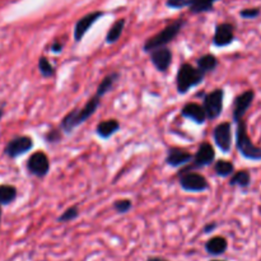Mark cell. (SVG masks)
<instances>
[{
	"label": "cell",
	"instance_id": "4",
	"mask_svg": "<svg viewBox=\"0 0 261 261\" xmlns=\"http://www.w3.org/2000/svg\"><path fill=\"white\" fill-rule=\"evenodd\" d=\"M205 74L201 73L196 66H193L189 63H184L178 68L177 75H176V87L180 94H186L191 88L198 87L203 83Z\"/></svg>",
	"mask_w": 261,
	"mask_h": 261
},
{
	"label": "cell",
	"instance_id": "19",
	"mask_svg": "<svg viewBox=\"0 0 261 261\" xmlns=\"http://www.w3.org/2000/svg\"><path fill=\"white\" fill-rule=\"evenodd\" d=\"M227 247H228V242L224 237L216 236L212 237L211 240H208L205 244V250L208 254L214 255V256H218L226 252Z\"/></svg>",
	"mask_w": 261,
	"mask_h": 261
},
{
	"label": "cell",
	"instance_id": "21",
	"mask_svg": "<svg viewBox=\"0 0 261 261\" xmlns=\"http://www.w3.org/2000/svg\"><path fill=\"white\" fill-rule=\"evenodd\" d=\"M125 23H126V20H125L124 18H121V19L116 20V22L112 24V27L110 28L109 32L106 33V38H105L106 43H110V45H111V43L117 42V41L120 40V37L122 36V32H124Z\"/></svg>",
	"mask_w": 261,
	"mask_h": 261
},
{
	"label": "cell",
	"instance_id": "28",
	"mask_svg": "<svg viewBox=\"0 0 261 261\" xmlns=\"http://www.w3.org/2000/svg\"><path fill=\"white\" fill-rule=\"evenodd\" d=\"M114 209L120 214H125L133 208V201L130 199H119L114 203Z\"/></svg>",
	"mask_w": 261,
	"mask_h": 261
},
{
	"label": "cell",
	"instance_id": "32",
	"mask_svg": "<svg viewBox=\"0 0 261 261\" xmlns=\"http://www.w3.org/2000/svg\"><path fill=\"white\" fill-rule=\"evenodd\" d=\"M216 228H217V223L216 222H212V223H208L205 227H204L203 232L204 233H211V232H213Z\"/></svg>",
	"mask_w": 261,
	"mask_h": 261
},
{
	"label": "cell",
	"instance_id": "35",
	"mask_svg": "<svg viewBox=\"0 0 261 261\" xmlns=\"http://www.w3.org/2000/svg\"><path fill=\"white\" fill-rule=\"evenodd\" d=\"M0 222H2V205H0Z\"/></svg>",
	"mask_w": 261,
	"mask_h": 261
},
{
	"label": "cell",
	"instance_id": "31",
	"mask_svg": "<svg viewBox=\"0 0 261 261\" xmlns=\"http://www.w3.org/2000/svg\"><path fill=\"white\" fill-rule=\"evenodd\" d=\"M63 47H64L63 42H59V41H54V42L50 45V47H48V50L53 51L54 54H59V53H61V51H63Z\"/></svg>",
	"mask_w": 261,
	"mask_h": 261
},
{
	"label": "cell",
	"instance_id": "9",
	"mask_svg": "<svg viewBox=\"0 0 261 261\" xmlns=\"http://www.w3.org/2000/svg\"><path fill=\"white\" fill-rule=\"evenodd\" d=\"M27 171L32 176L43 178L50 172V161L46 153L35 152L27 161Z\"/></svg>",
	"mask_w": 261,
	"mask_h": 261
},
{
	"label": "cell",
	"instance_id": "25",
	"mask_svg": "<svg viewBox=\"0 0 261 261\" xmlns=\"http://www.w3.org/2000/svg\"><path fill=\"white\" fill-rule=\"evenodd\" d=\"M214 172L219 177H229L234 172V165L229 161L219 160L214 163Z\"/></svg>",
	"mask_w": 261,
	"mask_h": 261
},
{
	"label": "cell",
	"instance_id": "27",
	"mask_svg": "<svg viewBox=\"0 0 261 261\" xmlns=\"http://www.w3.org/2000/svg\"><path fill=\"white\" fill-rule=\"evenodd\" d=\"M79 217V209L78 206H70L66 209L63 214L58 218V222L60 223H66V222H71Z\"/></svg>",
	"mask_w": 261,
	"mask_h": 261
},
{
	"label": "cell",
	"instance_id": "33",
	"mask_svg": "<svg viewBox=\"0 0 261 261\" xmlns=\"http://www.w3.org/2000/svg\"><path fill=\"white\" fill-rule=\"evenodd\" d=\"M147 261H167V260L161 259V257H150V259H148Z\"/></svg>",
	"mask_w": 261,
	"mask_h": 261
},
{
	"label": "cell",
	"instance_id": "24",
	"mask_svg": "<svg viewBox=\"0 0 261 261\" xmlns=\"http://www.w3.org/2000/svg\"><path fill=\"white\" fill-rule=\"evenodd\" d=\"M18 191L12 185L0 186V205H9L17 199Z\"/></svg>",
	"mask_w": 261,
	"mask_h": 261
},
{
	"label": "cell",
	"instance_id": "34",
	"mask_svg": "<svg viewBox=\"0 0 261 261\" xmlns=\"http://www.w3.org/2000/svg\"><path fill=\"white\" fill-rule=\"evenodd\" d=\"M3 114H4V112H3V110L0 109V119H2V117H3Z\"/></svg>",
	"mask_w": 261,
	"mask_h": 261
},
{
	"label": "cell",
	"instance_id": "7",
	"mask_svg": "<svg viewBox=\"0 0 261 261\" xmlns=\"http://www.w3.org/2000/svg\"><path fill=\"white\" fill-rule=\"evenodd\" d=\"M217 2L219 0H167L166 5L171 9L189 8L193 14H200V13L211 12Z\"/></svg>",
	"mask_w": 261,
	"mask_h": 261
},
{
	"label": "cell",
	"instance_id": "26",
	"mask_svg": "<svg viewBox=\"0 0 261 261\" xmlns=\"http://www.w3.org/2000/svg\"><path fill=\"white\" fill-rule=\"evenodd\" d=\"M38 70H40L41 75L43 78H51V76L55 75V66L48 61L47 58L45 56H41L40 60H38Z\"/></svg>",
	"mask_w": 261,
	"mask_h": 261
},
{
	"label": "cell",
	"instance_id": "15",
	"mask_svg": "<svg viewBox=\"0 0 261 261\" xmlns=\"http://www.w3.org/2000/svg\"><path fill=\"white\" fill-rule=\"evenodd\" d=\"M234 25L232 23H221L217 24L213 36V45L216 47H226L234 41Z\"/></svg>",
	"mask_w": 261,
	"mask_h": 261
},
{
	"label": "cell",
	"instance_id": "17",
	"mask_svg": "<svg viewBox=\"0 0 261 261\" xmlns=\"http://www.w3.org/2000/svg\"><path fill=\"white\" fill-rule=\"evenodd\" d=\"M181 116L185 119L191 120L195 124H204L206 121V114L204 111V107L201 105L196 103V102H189L181 110Z\"/></svg>",
	"mask_w": 261,
	"mask_h": 261
},
{
	"label": "cell",
	"instance_id": "5",
	"mask_svg": "<svg viewBox=\"0 0 261 261\" xmlns=\"http://www.w3.org/2000/svg\"><path fill=\"white\" fill-rule=\"evenodd\" d=\"M214 161H216V150H214L213 145L208 142H204L199 145L198 150H196V153L194 154L193 161L181 170V173L199 170V168L208 167L212 163H214Z\"/></svg>",
	"mask_w": 261,
	"mask_h": 261
},
{
	"label": "cell",
	"instance_id": "8",
	"mask_svg": "<svg viewBox=\"0 0 261 261\" xmlns=\"http://www.w3.org/2000/svg\"><path fill=\"white\" fill-rule=\"evenodd\" d=\"M180 186L189 193H203L209 189V182L201 173L189 171L181 173Z\"/></svg>",
	"mask_w": 261,
	"mask_h": 261
},
{
	"label": "cell",
	"instance_id": "3",
	"mask_svg": "<svg viewBox=\"0 0 261 261\" xmlns=\"http://www.w3.org/2000/svg\"><path fill=\"white\" fill-rule=\"evenodd\" d=\"M236 147L240 154L250 161L259 162L261 161V148L252 143L247 133V124L244 119L237 122L236 129Z\"/></svg>",
	"mask_w": 261,
	"mask_h": 261
},
{
	"label": "cell",
	"instance_id": "10",
	"mask_svg": "<svg viewBox=\"0 0 261 261\" xmlns=\"http://www.w3.org/2000/svg\"><path fill=\"white\" fill-rule=\"evenodd\" d=\"M213 139L217 147L223 153H229L232 148V125L231 122H221L213 130Z\"/></svg>",
	"mask_w": 261,
	"mask_h": 261
},
{
	"label": "cell",
	"instance_id": "23",
	"mask_svg": "<svg viewBox=\"0 0 261 261\" xmlns=\"http://www.w3.org/2000/svg\"><path fill=\"white\" fill-rule=\"evenodd\" d=\"M251 184V173L247 170H241L233 172L231 180H229V185L231 186H239V188L246 189L249 188Z\"/></svg>",
	"mask_w": 261,
	"mask_h": 261
},
{
	"label": "cell",
	"instance_id": "1",
	"mask_svg": "<svg viewBox=\"0 0 261 261\" xmlns=\"http://www.w3.org/2000/svg\"><path fill=\"white\" fill-rule=\"evenodd\" d=\"M101 98L98 94H94L91 99L86 102L82 109H75L66 114L64 119L61 120L60 129L65 133H71L75 127L81 126L83 122H86L89 117L94 115V112L98 109L99 103H101Z\"/></svg>",
	"mask_w": 261,
	"mask_h": 261
},
{
	"label": "cell",
	"instance_id": "18",
	"mask_svg": "<svg viewBox=\"0 0 261 261\" xmlns=\"http://www.w3.org/2000/svg\"><path fill=\"white\" fill-rule=\"evenodd\" d=\"M120 130V122L116 119H107L101 121L96 127V133L102 139H110Z\"/></svg>",
	"mask_w": 261,
	"mask_h": 261
},
{
	"label": "cell",
	"instance_id": "30",
	"mask_svg": "<svg viewBox=\"0 0 261 261\" xmlns=\"http://www.w3.org/2000/svg\"><path fill=\"white\" fill-rule=\"evenodd\" d=\"M61 132H63L61 129L50 130V132L45 135V140L47 143H59L61 140V138H63Z\"/></svg>",
	"mask_w": 261,
	"mask_h": 261
},
{
	"label": "cell",
	"instance_id": "13",
	"mask_svg": "<svg viewBox=\"0 0 261 261\" xmlns=\"http://www.w3.org/2000/svg\"><path fill=\"white\" fill-rule=\"evenodd\" d=\"M149 58L150 63L158 71L166 73L172 64V51L167 46H163V47H158L150 51Z\"/></svg>",
	"mask_w": 261,
	"mask_h": 261
},
{
	"label": "cell",
	"instance_id": "29",
	"mask_svg": "<svg viewBox=\"0 0 261 261\" xmlns=\"http://www.w3.org/2000/svg\"><path fill=\"white\" fill-rule=\"evenodd\" d=\"M261 14L260 8H246V9H242L240 12V15H241L244 19H255Z\"/></svg>",
	"mask_w": 261,
	"mask_h": 261
},
{
	"label": "cell",
	"instance_id": "2",
	"mask_svg": "<svg viewBox=\"0 0 261 261\" xmlns=\"http://www.w3.org/2000/svg\"><path fill=\"white\" fill-rule=\"evenodd\" d=\"M185 24V19H177L171 23V24H168L165 30L160 31V32L155 33L154 36H152V37H149L145 41L144 45H143V51L144 53H150L154 48L167 46L168 43L172 42L177 37L178 33L181 32V30H182Z\"/></svg>",
	"mask_w": 261,
	"mask_h": 261
},
{
	"label": "cell",
	"instance_id": "14",
	"mask_svg": "<svg viewBox=\"0 0 261 261\" xmlns=\"http://www.w3.org/2000/svg\"><path fill=\"white\" fill-rule=\"evenodd\" d=\"M105 15L103 12L101 10H96V12H92L86 14L84 17H82L78 22L75 23V27H74V40L75 42H81L83 40V37L86 36V33L91 30L92 25Z\"/></svg>",
	"mask_w": 261,
	"mask_h": 261
},
{
	"label": "cell",
	"instance_id": "36",
	"mask_svg": "<svg viewBox=\"0 0 261 261\" xmlns=\"http://www.w3.org/2000/svg\"><path fill=\"white\" fill-rule=\"evenodd\" d=\"M212 261H223V260H212Z\"/></svg>",
	"mask_w": 261,
	"mask_h": 261
},
{
	"label": "cell",
	"instance_id": "16",
	"mask_svg": "<svg viewBox=\"0 0 261 261\" xmlns=\"http://www.w3.org/2000/svg\"><path fill=\"white\" fill-rule=\"evenodd\" d=\"M194 154L181 148H170L167 150V157H166V163L173 168L182 167V166L189 165L193 161Z\"/></svg>",
	"mask_w": 261,
	"mask_h": 261
},
{
	"label": "cell",
	"instance_id": "11",
	"mask_svg": "<svg viewBox=\"0 0 261 261\" xmlns=\"http://www.w3.org/2000/svg\"><path fill=\"white\" fill-rule=\"evenodd\" d=\"M254 99H255V92L252 91V89L242 92L241 94H239V96L234 98L233 112H232V120H233L236 124L240 121V120L244 119V116L246 115L247 110L251 107Z\"/></svg>",
	"mask_w": 261,
	"mask_h": 261
},
{
	"label": "cell",
	"instance_id": "22",
	"mask_svg": "<svg viewBox=\"0 0 261 261\" xmlns=\"http://www.w3.org/2000/svg\"><path fill=\"white\" fill-rule=\"evenodd\" d=\"M119 79H120V73H117V71H114V73L106 75V76H105L103 81L99 83L98 88H97L96 94H98L99 97H103L105 94L109 93V92L111 91L112 88H114L115 83H116Z\"/></svg>",
	"mask_w": 261,
	"mask_h": 261
},
{
	"label": "cell",
	"instance_id": "6",
	"mask_svg": "<svg viewBox=\"0 0 261 261\" xmlns=\"http://www.w3.org/2000/svg\"><path fill=\"white\" fill-rule=\"evenodd\" d=\"M223 99H224V89L217 88L214 91L209 92L203 98V107L206 114L208 120L218 119L223 111Z\"/></svg>",
	"mask_w": 261,
	"mask_h": 261
},
{
	"label": "cell",
	"instance_id": "20",
	"mask_svg": "<svg viewBox=\"0 0 261 261\" xmlns=\"http://www.w3.org/2000/svg\"><path fill=\"white\" fill-rule=\"evenodd\" d=\"M218 64V59H217L213 54H205V55L200 56V58L198 59V61H196V68L206 75L208 73H212V71L216 70Z\"/></svg>",
	"mask_w": 261,
	"mask_h": 261
},
{
	"label": "cell",
	"instance_id": "12",
	"mask_svg": "<svg viewBox=\"0 0 261 261\" xmlns=\"http://www.w3.org/2000/svg\"><path fill=\"white\" fill-rule=\"evenodd\" d=\"M33 148V140L31 137H17L14 139L10 140L7 145H5L4 153L9 158L14 160V158L20 157V155L25 154L30 152Z\"/></svg>",
	"mask_w": 261,
	"mask_h": 261
}]
</instances>
